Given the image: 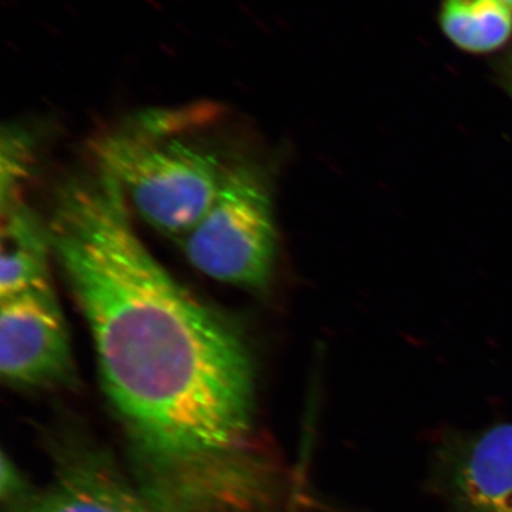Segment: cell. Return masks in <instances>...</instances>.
<instances>
[{
	"instance_id": "cell-2",
	"label": "cell",
	"mask_w": 512,
	"mask_h": 512,
	"mask_svg": "<svg viewBox=\"0 0 512 512\" xmlns=\"http://www.w3.org/2000/svg\"><path fill=\"white\" fill-rule=\"evenodd\" d=\"M195 111L137 114L92 141L93 164L157 231L180 239L210 210L229 164L188 126Z\"/></svg>"
},
{
	"instance_id": "cell-6",
	"label": "cell",
	"mask_w": 512,
	"mask_h": 512,
	"mask_svg": "<svg viewBox=\"0 0 512 512\" xmlns=\"http://www.w3.org/2000/svg\"><path fill=\"white\" fill-rule=\"evenodd\" d=\"M10 512H170L157 498L137 490L103 457H64L45 490L10 504Z\"/></svg>"
},
{
	"instance_id": "cell-5",
	"label": "cell",
	"mask_w": 512,
	"mask_h": 512,
	"mask_svg": "<svg viewBox=\"0 0 512 512\" xmlns=\"http://www.w3.org/2000/svg\"><path fill=\"white\" fill-rule=\"evenodd\" d=\"M439 460L456 512H512V423L448 440Z\"/></svg>"
},
{
	"instance_id": "cell-4",
	"label": "cell",
	"mask_w": 512,
	"mask_h": 512,
	"mask_svg": "<svg viewBox=\"0 0 512 512\" xmlns=\"http://www.w3.org/2000/svg\"><path fill=\"white\" fill-rule=\"evenodd\" d=\"M0 299L2 379L20 389H46L69 382L72 349L52 285Z\"/></svg>"
},
{
	"instance_id": "cell-1",
	"label": "cell",
	"mask_w": 512,
	"mask_h": 512,
	"mask_svg": "<svg viewBox=\"0 0 512 512\" xmlns=\"http://www.w3.org/2000/svg\"><path fill=\"white\" fill-rule=\"evenodd\" d=\"M47 232L161 503L214 493L251 436L254 363L242 333L158 264L119 184L96 165L62 185Z\"/></svg>"
},
{
	"instance_id": "cell-9",
	"label": "cell",
	"mask_w": 512,
	"mask_h": 512,
	"mask_svg": "<svg viewBox=\"0 0 512 512\" xmlns=\"http://www.w3.org/2000/svg\"><path fill=\"white\" fill-rule=\"evenodd\" d=\"M25 488L16 468L9 463L8 458L3 456L2 461V497L10 504L25 497Z\"/></svg>"
},
{
	"instance_id": "cell-8",
	"label": "cell",
	"mask_w": 512,
	"mask_h": 512,
	"mask_svg": "<svg viewBox=\"0 0 512 512\" xmlns=\"http://www.w3.org/2000/svg\"><path fill=\"white\" fill-rule=\"evenodd\" d=\"M440 26L466 52H494L510 40L512 10L503 0H443Z\"/></svg>"
},
{
	"instance_id": "cell-3",
	"label": "cell",
	"mask_w": 512,
	"mask_h": 512,
	"mask_svg": "<svg viewBox=\"0 0 512 512\" xmlns=\"http://www.w3.org/2000/svg\"><path fill=\"white\" fill-rule=\"evenodd\" d=\"M190 264L215 281L262 292L276 261L271 191L254 164L231 161L210 210L180 238Z\"/></svg>"
},
{
	"instance_id": "cell-7",
	"label": "cell",
	"mask_w": 512,
	"mask_h": 512,
	"mask_svg": "<svg viewBox=\"0 0 512 512\" xmlns=\"http://www.w3.org/2000/svg\"><path fill=\"white\" fill-rule=\"evenodd\" d=\"M49 232L18 201L2 207L0 298L50 285Z\"/></svg>"
},
{
	"instance_id": "cell-10",
	"label": "cell",
	"mask_w": 512,
	"mask_h": 512,
	"mask_svg": "<svg viewBox=\"0 0 512 512\" xmlns=\"http://www.w3.org/2000/svg\"><path fill=\"white\" fill-rule=\"evenodd\" d=\"M503 2L512 10V0H503Z\"/></svg>"
}]
</instances>
